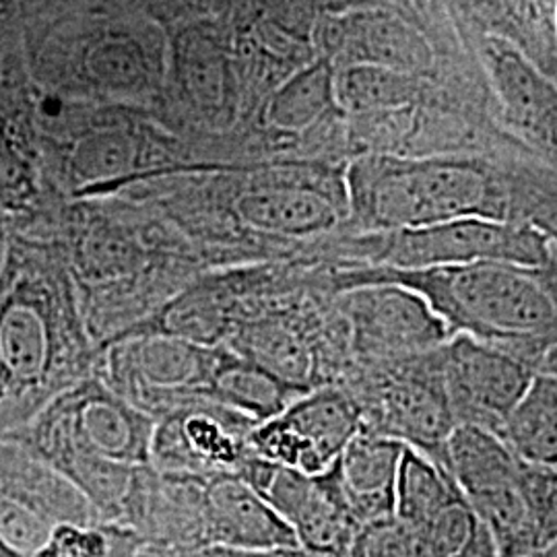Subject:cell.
Returning <instances> with one entry per match:
<instances>
[{
  "instance_id": "obj_13",
  "label": "cell",
  "mask_w": 557,
  "mask_h": 557,
  "mask_svg": "<svg viewBox=\"0 0 557 557\" xmlns=\"http://www.w3.org/2000/svg\"><path fill=\"white\" fill-rule=\"evenodd\" d=\"M260 496L292 527L299 552L308 556H345L361 529L343 499L333 469L310 478L275 467Z\"/></svg>"
},
{
  "instance_id": "obj_7",
  "label": "cell",
  "mask_w": 557,
  "mask_h": 557,
  "mask_svg": "<svg viewBox=\"0 0 557 557\" xmlns=\"http://www.w3.org/2000/svg\"><path fill=\"white\" fill-rule=\"evenodd\" d=\"M440 349L416 358L368 363L374 372L363 382V393H351L368 430L436 460L457 428L440 380Z\"/></svg>"
},
{
  "instance_id": "obj_6",
  "label": "cell",
  "mask_w": 557,
  "mask_h": 557,
  "mask_svg": "<svg viewBox=\"0 0 557 557\" xmlns=\"http://www.w3.org/2000/svg\"><path fill=\"white\" fill-rule=\"evenodd\" d=\"M223 347H205L168 335H137L101 349L98 374L120 397L153 419L207 403L205 393Z\"/></svg>"
},
{
  "instance_id": "obj_34",
  "label": "cell",
  "mask_w": 557,
  "mask_h": 557,
  "mask_svg": "<svg viewBox=\"0 0 557 557\" xmlns=\"http://www.w3.org/2000/svg\"><path fill=\"white\" fill-rule=\"evenodd\" d=\"M533 557H535V556H533Z\"/></svg>"
},
{
  "instance_id": "obj_12",
  "label": "cell",
  "mask_w": 557,
  "mask_h": 557,
  "mask_svg": "<svg viewBox=\"0 0 557 557\" xmlns=\"http://www.w3.org/2000/svg\"><path fill=\"white\" fill-rule=\"evenodd\" d=\"M259 423L215 403H197L156 419L151 467L174 475H236L250 457Z\"/></svg>"
},
{
  "instance_id": "obj_20",
  "label": "cell",
  "mask_w": 557,
  "mask_h": 557,
  "mask_svg": "<svg viewBox=\"0 0 557 557\" xmlns=\"http://www.w3.org/2000/svg\"><path fill=\"white\" fill-rule=\"evenodd\" d=\"M499 436L524 462L557 465V380L535 374Z\"/></svg>"
},
{
  "instance_id": "obj_23",
  "label": "cell",
  "mask_w": 557,
  "mask_h": 557,
  "mask_svg": "<svg viewBox=\"0 0 557 557\" xmlns=\"http://www.w3.org/2000/svg\"><path fill=\"white\" fill-rule=\"evenodd\" d=\"M335 100V77L326 64H314L285 81L267 108V120L281 131L310 126Z\"/></svg>"
},
{
  "instance_id": "obj_10",
  "label": "cell",
  "mask_w": 557,
  "mask_h": 557,
  "mask_svg": "<svg viewBox=\"0 0 557 557\" xmlns=\"http://www.w3.org/2000/svg\"><path fill=\"white\" fill-rule=\"evenodd\" d=\"M438 358L442 388L457 425L496 434L535 376L529 361L471 335H453Z\"/></svg>"
},
{
  "instance_id": "obj_8",
  "label": "cell",
  "mask_w": 557,
  "mask_h": 557,
  "mask_svg": "<svg viewBox=\"0 0 557 557\" xmlns=\"http://www.w3.org/2000/svg\"><path fill=\"white\" fill-rule=\"evenodd\" d=\"M363 425L356 397L324 384L296 398L285 411L259 423L248 444L255 455L304 475L319 478L335 467Z\"/></svg>"
},
{
  "instance_id": "obj_17",
  "label": "cell",
  "mask_w": 557,
  "mask_h": 557,
  "mask_svg": "<svg viewBox=\"0 0 557 557\" xmlns=\"http://www.w3.org/2000/svg\"><path fill=\"white\" fill-rule=\"evenodd\" d=\"M238 220L260 234L306 238L329 232L341 220L335 200L308 184H262L236 199Z\"/></svg>"
},
{
  "instance_id": "obj_11",
  "label": "cell",
  "mask_w": 557,
  "mask_h": 557,
  "mask_svg": "<svg viewBox=\"0 0 557 557\" xmlns=\"http://www.w3.org/2000/svg\"><path fill=\"white\" fill-rule=\"evenodd\" d=\"M380 255V267L397 271H423L462 267L473 262H510L524 269H539L547 255L543 242L524 230L502 221L457 220L391 232Z\"/></svg>"
},
{
  "instance_id": "obj_30",
  "label": "cell",
  "mask_w": 557,
  "mask_h": 557,
  "mask_svg": "<svg viewBox=\"0 0 557 557\" xmlns=\"http://www.w3.org/2000/svg\"><path fill=\"white\" fill-rule=\"evenodd\" d=\"M36 197V174L32 163L0 131V207L21 209Z\"/></svg>"
},
{
  "instance_id": "obj_31",
  "label": "cell",
  "mask_w": 557,
  "mask_h": 557,
  "mask_svg": "<svg viewBox=\"0 0 557 557\" xmlns=\"http://www.w3.org/2000/svg\"><path fill=\"white\" fill-rule=\"evenodd\" d=\"M199 557H296V552H252V549L205 545L200 547Z\"/></svg>"
},
{
  "instance_id": "obj_32",
  "label": "cell",
  "mask_w": 557,
  "mask_h": 557,
  "mask_svg": "<svg viewBox=\"0 0 557 557\" xmlns=\"http://www.w3.org/2000/svg\"><path fill=\"white\" fill-rule=\"evenodd\" d=\"M535 374L557 380V341L541 351L537 363H535Z\"/></svg>"
},
{
  "instance_id": "obj_1",
  "label": "cell",
  "mask_w": 557,
  "mask_h": 557,
  "mask_svg": "<svg viewBox=\"0 0 557 557\" xmlns=\"http://www.w3.org/2000/svg\"><path fill=\"white\" fill-rule=\"evenodd\" d=\"M98 358L64 271L38 262L0 269V438L89 376Z\"/></svg>"
},
{
  "instance_id": "obj_4",
  "label": "cell",
  "mask_w": 557,
  "mask_h": 557,
  "mask_svg": "<svg viewBox=\"0 0 557 557\" xmlns=\"http://www.w3.org/2000/svg\"><path fill=\"white\" fill-rule=\"evenodd\" d=\"M351 199L366 225L386 232L471 218L502 221L504 211L494 182L458 163L363 161L351 174Z\"/></svg>"
},
{
  "instance_id": "obj_5",
  "label": "cell",
  "mask_w": 557,
  "mask_h": 557,
  "mask_svg": "<svg viewBox=\"0 0 557 557\" xmlns=\"http://www.w3.org/2000/svg\"><path fill=\"white\" fill-rule=\"evenodd\" d=\"M440 465L479 522L492 535L499 557L535 556V535L522 483V460L496 432L457 425L442 448Z\"/></svg>"
},
{
  "instance_id": "obj_26",
  "label": "cell",
  "mask_w": 557,
  "mask_h": 557,
  "mask_svg": "<svg viewBox=\"0 0 557 557\" xmlns=\"http://www.w3.org/2000/svg\"><path fill=\"white\" fill-rule=\"evenodd\" d=\"M522 483L533 522L535 556H539L557 543V465L524 462Z\"/></svg>"
},
{
  "instance_id": "obj_28",
  "label": "cell",
  "mask_w": 557,
  "mask_h": 557,
  "mask_svg": "<svg viewBox=\"0 0 557 557\" xmlns=\"http://www.w3.org/2000/svg\"><path fill=\"white\" fill-rule=\"evenodd\" d=\"M419 533L425 539L432 557H458L475 543L481 533V522L460 494Z\"/></svg>"
},
{
  "instance_id": "obj_19",
  "label": "cell",
  "mask_w": 557,
  "mask_h": 557,
  "mask_svg": "<svg viewBox=\"0 0 557 557\" xmlns=\"http://www.w3.org/2000/svg\"><path fill=\"white\" fill-rule=\"evenodd\" d=\"M91 83L112 94H140L156 85L160 62L149 41L133 29H110L91 41L83 54Z\"/></svg>"
},
{
  "instance_id": "obj_25",
  "label": "cell",
  "mask_w": 557,
  "mask_h": 557,
  "mask_svg": "<svg viewBox=\"0 0 557 557\" xmlns=\"http://www.w3.org/2000/svg\"><path fill=\"white\" fill-rule=\"evenodd\" d=\"M409 96V83L395 69L349 64L335 77V100L354 112L393 108Z\"/></svg>"
},
{
  "instance_id": "obj_29",
  "label": "cell",
  "mask_w": 557,
  "mask_h": 557,
  "mask_svg": "<svg viewBox=\"0 0 557 557\" xmlns=\"http://www.w3.org/2000/svg\"><path fill=\"white\" fill-rule=\"evenodd\" d=\"M32 557H110V541L101 524H57Z\"/></svg>"
},
{
  "instance_id": "obj_9",
  "label": "cell",
  "mask_w": 557,
  "mask_h": 557,
  "mask_svg": "<svg viewBox=\"0 0 557 557\" xmlns=\"http://www.w3.org/2000/svg\"><path fill=\"white\" fill-rule=\"evenodd\" d=\"M337 299L351 349L366 363L423 356L453 337L430 301L405 285L368 283L341 292Z\"/></svg>"
},
{
  "instance_id": "obj_24",
  "label": "cell",
  "mask_w": 557,
  "mask_h": 557,
  "mask_svg": "<svg viewBox=\"0 0 557 557\" xmlns=\"http://www.w3.org/2000/svg\"><path fill=\"white\" fill-rule=\"evenodd\" d=\"M343 50L351 57V64H376L400 71L413 59L409 34L397 21L384 17H358L343 25L338 34Z\"/></svg>"
},
{
  "instance_id": "obj_21",
  "label": "cell",
  "mask_w": 557,
  "mask_h": 557,
  "mask_svg": "<svg viewBox=\"0 0 557 557\" xmlns=\"http://www.w3.org/2000/svg\"><path fill=\"white\" fill-rule=\"evenodd\" d=\"M458 496L460 492L455 481L436 458L411 446L403 448L395 483L393 517L421 531Z\"/></svg>"
},
{
  "instance_id": "obj_27",
  "label": "cell",
  "mask_w": 557,
  "mask_h": 557,
  "mask_svg": "<svg viewBox=\"0 0 557 557\" xmlns=\"http://www.w3.org/2000/svg\"><path fill=\"white\" fill-rule=\"evenodd\" d=\"M349 554L354 557H432L418 529L397 517L363 524Z\"/></svg>"
},
{
  "instance_id": "obj_15",
  "label": "cell",
  "mask_w": 557,
  "mask_h": 557,
  "mask_svg": "<svg viewBox=\"0 0 557 557\" xmlns=\"http://www.w3.org/2000/svg\"><path fill=\"white\" fill-rule=\"evenodd\" d=\"M405 444L361 425L333 473L359 527L395 515V483Z\"/></svg>"
},
{
  "instance_id": "obj_14",
  "label": "cell",
  "mask_w": 557,
  "mask_h": 557,
  "mask_svg": "<svg viewBox=\"0 0 557 557\" xmlns=\"http://www.w3.org/2000/svg\"><path fill=\"white\" fill-rule=\"evenodd\" d=\"M202 541L252 552H298V539L277 510L236 475H211L202 485Z\"/></svg>"
},
{
  "instance_id": "obj_16",
  "label": "cell",
  "mask_w": 557,
  "mask_h": 557,
  "mask_svg": "<svg viewBox=\"0 0 557 557\" xmlns=\"http://www.w3.org/2000/svg\"><path fill=\"white\" fill-rule=\"evenodd\" d=\"M174 71L195 108L225 120L238 108V81L234 60L220 32L207 23L190 25L174 40Z\"/></svg>"
},
{
  "instance_id": "obj_2",
  "label": "cell",
  "mask_w": 557,
  "mask_h": 557,
  "mask_svg": "<svg viewBox=\"0 0 557 557\" xmlns=\"http://www.w3.org/2000/svg\"><path fill=\"white\" fill-rule=\"evenodd\" d=\"M397 283L421 294L453 335H471L504 347L533 368L541 351L557 341V296L535 273L510 262L397 271L368 269L338 275V292Z\"/></svg>"
},
{
  "instance_id": "obj_18",
  "label": "cell",
  "mask_w": 557,
  "mask_h": 557,
  "mask_svg": "<svg viewBox=\"0 0 557 557\" xmlns=\"http://www.w3.org/2000/svg\"><path fill=\"white\" fill-rule=\"evenodd\" d=\"M306 393L308 391L278 379L273 372L223 347L220 363L207 386L205 400L221 405L255 423H262L285 411L296 398Z\"/></svg>"
},
{
  "instance_id": "obj_33",
  "label": "cell",
  "mask_w": 557,
  "mask_h": 557,
  "mask_svg": "<svg viewBox=\"0 0 557 557\" xmlns=\"http://www.w3.org/2000/svg\"><path fill=\"white\" fill-rule=\"evenodd\" d=\"M535 557H557V543L556 545H552L549 549H545L543 554H539V556Z\"/></svg>"
},
{
  "instance_id": "obj_22",
  "label": "cell",
  "mask_w": 557,
  "mask_h": 557,
  "mask_svg": "<svg viewBox=\"0 0 557 557\" xmlns=\"http://www.w3.org/2000/svg\"><path fill=\"white\" fill-rule=\"evenodd\" d=\"M139 140L119 128L85 133L73 147L71 170L83 186H101L131 178L139 168Z\"/></svg>"
},
{
  "instance_id": "obj_3",
  "label": "cell",
  "mask_w": 557,
  "mask_h": 557,
  "mask_svg": "<svg viewBox=\"0 0 557 557\" xmlns=\"http://www.w3.org/2000/svg\"><path fill=\"white\" fill-rule=\"evenodd\" d=\"M153 430L156 419L89 374L4 438L29 448L71 483L87 465L151 467Z\"/></svg>"
}]
</instances>
